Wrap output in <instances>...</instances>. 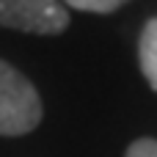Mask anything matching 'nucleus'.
I'll return each instance as SVG.
<instances>
[{
  "mask_svg": "<svg viewBox=\"0 0 157 157\" xmlns=\"http://www.w3.org/2000/svg\"><path fill=\"white\" fill-rule=\"evenodd\" d=\"M41 121V99L33 83L0 61V135H28Z\"/></svg>",
  "mask_w": 157,
  "mask_h": 157,
  "instance_id": "f257e3e1",
  "label": "nucleus"
},
{
  "mask_svg": "<svg viewBox=\"0 0 157 157\" xmlns=\"http://www.w3.org/2000/svg\"><path fill=\"white\" fill-rule=\"evenodd\" d=\"M0 25L25 33H63L69 11L61 0H0Z\"/></svg>",
  "mask_w": 157,
  "mask_h": 157,
  "instance_id": "f03ea898",
  "label": "nucleus"
},
{
  "mask_svg": "<svg viewBox=\"0 0 157 157\" xmlns=\"http://www.w3.org/2000/svg\"><path fill=\"white\" fill-rule=\"evenodd\" d=\"M138 58H141V72L149 80V86L157 88V17L144 25L141 41H138Z\"/></svg>",
  "mask_w": 157,
  "mask_h": 157,
  "instance_id": "7ed1b4c3",
  "label": "nucleus"
},
{
  "mask_svg": "<svg viewBox=\"0 0 157 157\" xmlns=\"http://www.w3.org/2000/svg\"><path fill=\"white\" fill-rule=\"evenodd\" d=\"M63 6L80 8V11H94V14H110L116 8H121L127 0H61Z\"/></svg>",
  "mask_w": 157,
  "mask_h": 157,
  "instance_id": "20e7f679",
  "label": "nucleus"
},
{
  "mask_svg": "<svg viewBox=\"0 0 157 157\" xmlns=\"http://www.w3.org/2000/svg\"><path fill=\"white\" fill-rule=\"evenodd\" d=\"M124 157H157V141H152V138H141V141H135V144L127 149Z\"/></svg>",
  "mask_w": 157,
  "mask_h": 157,
  "instance_id": "39448f33",
  "label": "nucleus"
}]
</instances>
